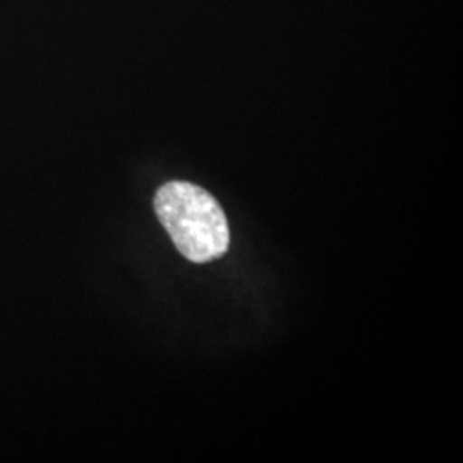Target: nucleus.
<instances>
[{
    "instance_id": "f257e3e1",
    "label": "nucleus",
    "mask_w": 463,
    "mask_h": 463,
    "mask_svg": "<svg viewBox=\"0 0 463 463\" xmlns=\"http://www.w3.org/2000/svg\"><path fill=\"white\" fill-rule=\"evenodd\" d=\"M155 212L177 250L193 263L223 256L231 244L227 216L208 191L172 181L155 194Z\"/></svg>"
}]
</instances>
